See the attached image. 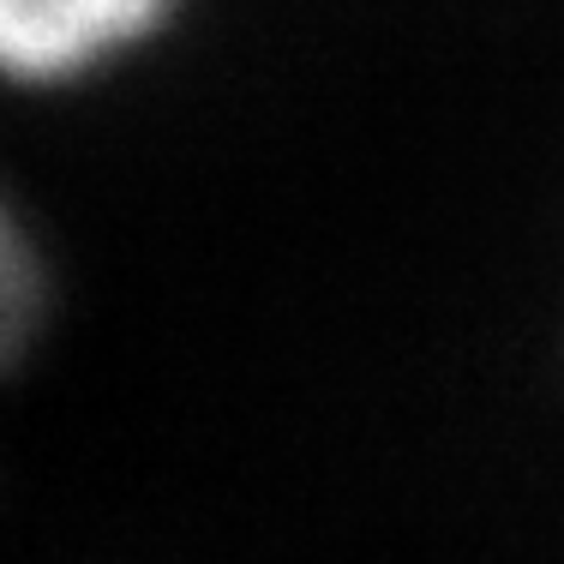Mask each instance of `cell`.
<instances>
[{
  "label": "cell",
  "mask_w": 564,
  "mask_h": 564,
  "mask_svg": "<svg viewBox=\"0 0 564 564\" xmlns=\"http://www.w3.org/2000/svg\"><path fill=\"white\" fill-rule=\"evenodd\" d=\"M43 318V259H36L31 228L0 198V367L24 355Z\"/></svg>",
  "instance_id": "cell-2"
},
{
  "label": "cell",
  "mask_w": 564,
  "mask_h": 564,
  "mask_svg": "<svg viewBox=\"0 0 564 564\" xmlns=\"http://www.w3.org/2000/svg\"><path fill=\"white\" fill-rule=\"evenodd\" d=\"M181 0H0V78L66 85L120 61L169 24Z\"/></svg>",
  "instance_id": "cell-1"
}]
</instances>
